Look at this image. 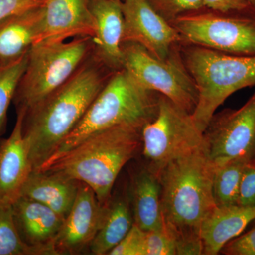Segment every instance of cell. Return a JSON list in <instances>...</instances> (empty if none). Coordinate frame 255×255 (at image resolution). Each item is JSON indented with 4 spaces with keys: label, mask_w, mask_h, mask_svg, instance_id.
Here are the masks:
<instances>
[{
    "label": "cell",
    "mask_w": 255,
    "mask_h": 255,
    "mask_svg": "<svg viewBox=\"0 0 255 255\" xmlns=\"http://www.w3.org/2000/svg\"><path fill=\"white\" fill-rule=\"evenodd\" d=\"M114 72L94 51L71 78L26 111L23 133L33 170L78 125Z\"/></svg>",
    "instance_id": "cell-1"
},
{
    "label": "cell",
    "mask_w": 255,
    "mask_h": 255,
    "mask_svg": "<svg viewBox=\"0 0 255 255\" xmlns=\"http://www.w3.org/2000/svg\"><path fill=\"white\" fill-rule=\"evenodd\" d=\"M142 128L122 125L96 132L70 150L50 156L34 170L59 174L87 184L105 205L122 169L142 150Z\"/></svg>",
    "instance_id": "cell-2"
},
{
    "label": "cell",
    "mask_w": 255,
    "mask_h": 255,
    "mask_svg": "<svg viewBox=\"0 0 255 255\" xmlns=\"http://www.w3.org/2000/svg\"><path fill=\"white\" fill-rule=\"evenodd\" d=\"M215 169L203 145L170 161L159 171L164 226L174 240L200 235L201 225L216 207L213 194Z\"/></svg>",
    "instance_id": "cell-3"
},
{
    "label": "cell",
    "mask_w": 255,
    "mask_h": 255,
    "mask_svg": "<svg viewBox=\"0 0 255 255\" xmlns=\"http://www.w3.org/2000/svg\"><path fill=\"white\" fill-rule=\"evenodd\" d=\"M183 62L195 83L198 102L191 114L204 132L216 111L238 90L255 85V55L228 54L186 43Z\"/></svg>",
    "instance_id": "cell-4"
},
{
    "label": "cell",
    "mask_w": 255,
    "mask_h": 255,
    "mask_svg": "<svg viewBox=\"0 0 255 255\" xmlns=\"http://www.w3.org/2000/svg\"><path fill=\"white\" fill-rule=\"evenodd\" d=\"M158 97L155 92L140 86L124 69L114 72L78 125L52 155L70 150L92 134L110 128L144 127L157 115Z\"/></svg>",
    "instance_id": "cell-5"
},
{
    "label": "cell",
    "mask_w": 255,
    "mask_h": 255,
    "mask_svg": "<svg viewBox=\"0 0 255 255\" xmlns=\"http://www.w3.org/2000/svg\"><path fill=\"white\" fill-rule=\"evenodd\" d=\"M95 49V41L90 36L33 45L15 92L13 102L16 110L26 112L63 85Z\"/></svg>",
    "instance_id": "cell-6"
},
{
    "label": "cell",
    "mask_w": 255,
    "mask_h": 255,
    "mask_svg": "<svg viewBox=\"0 0 255 255\" xmlns=\"http://www.w3.org/2000/svg\"><path fill=\"white\" fill-rule=\"evenodd\" d=\"M176 47L161 60L140 45L125 42L122 46L123 69L143 88L164 96L192 114L197 105V89Z\"/></svg>",
    "instance_id": "cell-7"
},
{
    "label": "cell",
    "mask_w": 255,
    "mask_h": 255,
    "mask_svg": "<svg viewBox=\"0 0 255 255\" xmlns=\"http://www.w3.org/2000/svg\"><path fill=\"white\" fill-rule=\"evenodd\" d=\"M141 135L145 167L157 175L170 161L204 145V132L191 114L159 94L157 115L144 126Z\"/></svg>",
    "instance_id": "cell-8"
},
{
    "label": "cell",
    "mask_w": 255,
    "mask_h": 255,
    "mask_svg": "<svg viewBox=\"0 0 255 255\" xmlns=\"http://www.w3.org/2000/svg\"><path fill=\"white\" fill-rule=\"evenodd\" d=\"M169 23L180 35L182 43L228 54L255 55V15L182 14Z\"/></svg>",
    "instance_id": "cell-9"
},
{
    "label": "cell",
    "mask_w": 255,
    "mask_h": 255,
    "mask_svg": "<svg viewBox=\"0 0 255 255\" xmlns=\"http://www.w3.org/2000/svg\"><path fill=\"white\" fill-rule=\"evenodd\" d=\"M204 146L216 167L255 158V92L241 108L214 114L204 131Z\"/></svg>",
    "instance_id": "cell-10"
},
{
    "label": "cell",
    "mask_w": 255,
    "mask_h": 255,
    "mask_svg": "<svg viewBox=\"0 0 255 255\" xmlns=\"http://www.w3.org/2000/svg\"><path fill=\"white\" fill-rule=\"evenodd\" d=\"M122 43L132 42L164 60L182 43L180 35L169 21L154 9L148 0H123Z\"/></svg>",
    "instance_id": "cell-11"
},
{
    "label": "cell",
    "mask_w": 255,
    "mask_h": 255,
    "mask_svg": "<svg viewBox=\"0 0 255 255\" xmlns=\"http://www.w3.org/2000/svg\"><path fill=\"white\" fill-rule=\"evenodd\" d=\"M107 208L90 186L80 182L75 202L53 241L56 255L79 254L90 247L102 226Z\"/></svg>",
    "instance_id": "cell-12"
},
{
    "label": "cell",
    "mask_w": 255,
    "mask_h": 255,
    "mask_svg": "<svg viewBox=\"0 0 255 255\" xmlns=\"http://www.w3.org/2000/svg\"><path fill=\"white\" fill-rule=\"evenodd\" d=\"M89 1L46 0L41 29L35 44L65 41L76 37L95 38L96 24Z\"/></svg>",
    "instance_id": "cell-13"
},
{
    "label": "cell",
    "mask_w": 255,
    "mask_h": 255,
    "mask_svg": "<svg viewBox=\"0 0 255 255\" xmlns=\"http://www.w3.org/2000/svg\"><path fill=\"white\" fill-rule=\"evenodd\" d=\"M26 112L17 111L11 135L0 141V205H13L33 169L23 133Z\"/></svg>",
    "instance_id": "cell-14"
},
{
    "label": "cell",
    "mask_w": 255,
    "mask_h": 255,
    "mask_svg": "<svg viewBox=\"0 0 255 255\" xmlns=\"http://www.w3.org/2000/svg\"><path fill=\"white\" fill-rule=\"evenodd\" d=\"M95 18V53L114 71L123 69L122 38L124 15L122 0H90Z\"/></svg>",
    "instance_id": "cell-15"
},
{
    "label": "cell",
    "mask_w": 255,
    "mask_h": 255,
    "mask_svg": "<svg viewBox=\"0 0 255 255\" xmlns=\"http://www.w3.org/2000/svg\"><path fill=\"white\" fill-rule=\"evenodd\" d=\"M12 207L15 223L23 241L46 250L50 255H57L53 243L65 219L44 204L23 196H20Z\"/></svg>",
    "instance_id": "cell-16"
},
{
    "label": "cell",
    "mask_w": 255,
    "mask_h": 255,
    "mask_svg": "<svg viewBox=\"0 0 255 255\" xmlns=\"http://www.w3.org/2000/svg\"><path fill=\"white\" fill-rule=\"evenodd\" d=\"M43 16V6L12 15L0 21V70L14 65L36 43Z\"/></svg>",
    "instance_id": "cell-17"
},
{
    "label": "cell",
    "mask_w": 255,
    "mask_h": 255,
    "mask_svg": "<svg viewBox=\"0 0 255 255\" xmlns=\"http://www.w3.org/2000/svg\"><path fill=\"white\" fill-rule=\"evenodd\" d=\"M255 220V207L238 205L216 207L201 225L204 255L219 254L223 247L241 235Z\"/></svg>",
    "instance_id": "cell-18"
},
{
    "label": "cell",
    "mask_w": 255,
    "mask_h": 255,
    "mask_svg": "<svg viewBox=\"0 0 255 255\" xmlns=\"http://www.w3.org/2000/svg\"><path fill=\"white\" fill-rule=\"evenodd\" d=\"M80 184L59 174L33 170L21 196L44 204L65 219L75 202Z\"/></svg>",
    "instance_id": "cell-19"
},
{
    "label": "cell",
    "mask_w": 255,
    "mask_h": 255,
    "mask_svg": "<svg viewBox=\"0 0 255 255\" xmlns=\"http://www.w3.org/2000/svg\"><path fill=\"white\" fill-rule=\"evenodd\" d=\"M130 190L134 223L145 231L163 228L158 176L143 167L132 177Z\"/></svg>",
    "instance_id": "cell-20"
},
{
    "label": "cell",
    "mask_w": 255,
    "mask_h": 255,
    "mask_svg": "<svg viewBox=\"0 0 255 255\" xmlns=\"http://www.w3.org/2000/svg\"><path fill=\"white\" fill-rule=\"evenodd\" d=\"M130 202L125 198L109 201L102 226L90 248L92 254L109 255L120 243L134 225Z\"/></svg>",
    "instance_id": "cell-21"
},
{
    "label": "cell",
    "mask_w": 255,
    "mask_h": 255,
    "mask_svg": "<svg viewBox=\"0 0 255 255\" xmlns=\"http://www.w3.org/2000/svg\"><path fill=\"white\" fill-rule=\"evenodd\" d=\"M248 161L242 158L233 159L216 167L213 194L216 207L238 205L242 174Z\"/></svg>",
    "instance_id": "cell-22"
},
{
    "label": "cell",
    "mask_w": 255,
    "mask_h": 255,
    "mask_svg": "<svg viewBox=\"0 0 255 255\" xmlns=\"http://www.w3.org/2000/svg\"><path fill=\"white\" fill-rule=\"evenodd\" d=\"M0 255H50L46 250L23 241L15 223L12 205H0Z\"/></svg>",
    "instance_id": "cell-23"
},
{
    "label": "cell",
    "mask_w": 255,
    "mask_h": 255,
    "mask_svg": "<svg viewBox=\"0 0 255 255\" xmlns=\"http://www.w3.org/2000/svg\"><path fill=\"white\" fill-rule=\"evenodd\" d=\"M28 55L14 65L0 70V133L6 122L10 104L14 100L18 82L27 65Z\"/></svg>",
    "instance_id": "cell-24"
},
{
    "label": "cell",
    "mask_w": 255,
    "mask_h": 255,
    "mask_svg": "<svg viewBox=\"0 0 255 255\" xmlns=\"http://www.w3.org/2000/svg\"><path fill=\"white\" fill-rule=\"evenodd\" d=\"M154 9L166 21H173L188 11L204 7V0H148Z\"/></svg>",
    "instance_id": "cell-25"
},
{
    "label": "cell",
    "mask_w": 255,
    "mask_h": 255,
    "mask_svg": "<svg viewBox=\"0 0 255 255\" xmlns=\"http://www.w3.org/2000/svg\"><path fill=\"white\" fill-rule=\"evenodd\" d=\"M175 255V240L165 226L145 231V255Z\"/></svg>",
    "instance_id": "cell-26"
},
{
    "label": "cell",
    "mask_w": 255,
    "mask_h": 255,
    "mask_svg": "<svg viewBox=\"0 0 255 255\" xmlns=\"http://www.w3.org/2000/svg\"><path fill=\"white\" fill-rule=\"evenodd\" d=\"M110 255H145V231L134 223L126 237L109 253Z\"/></svg>",
    "instance_id": "cell-27"
},
{
    "label": "cell",
    "mask_w": 255,
    "mask_h": 255,
    "mask_svg": "<svg viewBox=\"0 0 255 255\" xmlns=\"http://www.w3.org/2000/svg\"><path fill=\"white\" fill-rule=\"evenodd\" d=\"M238 205L255 207V158L247 162L242 174Z\"/></svg>",
    "instance_id": "cell-28"
},
{
    "label": "cell",
    "mask_w": 255,
    "mask_h": 255,
    "mask_svg": "<svg viewBox=\"0 0 255 255\" xmlns=\"http://www.w3.org/2000/svg\"><path fill=\"white\" fill-rule=\"evenodd\" d=\"M220 253L226 255H255V228L228 242Z\"/></svg>",
    "instance_id": "cell-29"
},
{
    "label": "cell",
    "mask_w": 255,
    "mask_h": 255,
    "mask_svg": "<svg viewBox=\"0 0 255 255\" xmlns=\"http://www.w3.org/2000/svg\"><path fill=\"white\" fill-rule=\"evenodd\" d=\"M45 2L46 0H0V21L12 15L42 7Z\"/></svg>",
    "instance_id": "cell-30"
},
{
    "label": "cell",
    "mask_w": 255,
    "mask_h": 255,
    "mask_svg": "<svg viewBox=\"0 0 255 255\" xmlns=\"http://www.w3.org/2000/svg\"><path fill=\"white\" fill-rule=\"evenodd\" d=\"M204 4L206 7L219 13L255 11L246 0H204Z\"/></svg>",
    "instance_id": "cell-31"
},
{
    "label": "cell",
    "mask_w": 255,
    "mask_h": 255,
    "mask_svg": "<svg viewBox=\"0 0 255 255\" xmlns=\"http://www.w3.org/2000/svg\"><path fill=\"white\" fill-rule=\"evenodd\" d=\"M246 1L251 6L252 9L255 11V0H246Z\"/></svg>",
    "instance_id": "cell-32"
}]
</instances>
